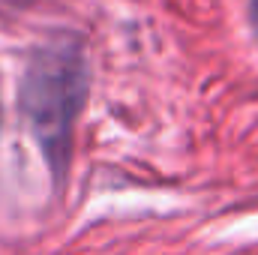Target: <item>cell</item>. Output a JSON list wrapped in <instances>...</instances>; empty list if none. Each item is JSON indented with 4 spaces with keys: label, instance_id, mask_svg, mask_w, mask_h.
<instances>
[{
    "label": "cell",
    "instance_id": "1",
    "mask_svg": "<svg viewBox=\"0 0 258 255\" xmlns=\"http://www.w3.org/2000/svg\"><path fill=\"white\" fill-rule=\"evenodd\" d=\"M87 81L84 48L69 36L39 45L24 69L21 108L54 180H63L69 165L72 132L87 99Z\"/></svg>",
    "mask_w": 258,
    "mask_h": 255
},
{
    "label": "cell",
    "instance_id": "2",
    "mask_svg": "<svg viewBox=\"0 0 258 255\" xmlns=\"http://www.w3.org/2000/svg\"><path fill=\"white\" fill-rule=\"evenodd\" d=\"M246 12H249L252 30H255V36H258V0H246Z\"/></svg>",
    "mask_w": 258,
    "mask_h": 255
}]
</instances>
